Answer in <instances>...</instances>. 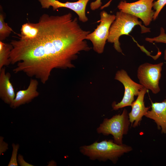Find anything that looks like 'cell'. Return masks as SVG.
<instances>
[{
	"instance_id": "obj_1",
	"label": "cell",
	"mask_w": 166,
	"mask_h": 166,
	"mask_svg": "<svg viewBox=\"0 0 166 166\" xmlns=\"http://www.w3.org/2000/svg\"><path fill=\"white\" fill-rule=\"evenodd\" d=\"M37 23L39 31L34 38L18 37L11 41L9 60L11 64L17 63L13 70L14 73L23 72L45 84L53 69L74 68L73 62L80 52L91 49L86 41L91 32L83 30L70 13L56 16L44 14Z\"/></svg>"
},
{
	"instance_id": "obj_2",
	"label": "cell",
	"mask_w": 166,
	"mask_h": 166,
	"mask_svg": "<svg viewBox=\"0 0 166 166\" xmlns=\"http://www.w3.org/2000/svg\"><path fill=\"white\" fill-rule=\"evenodd\" d=\"M132 150L130 146L124 144H118L113 140H105L100 142L96 141L90 145L79 148L80 152L90 160L104 162L109 160L114 164L124 154Z\"/></svg>"
},
{
	"instance_id": "obj_3",
	"label": "cell",
	"mask_w": 166,
	"mask_h": 166,
	"mask_svg": "<svg viewBox=\"0 0 166 166\" xmlns=\"http://www.w3.org/2000/svg\"><path fill=\"white\" fill-rule=\"evenodd\" d=\"M139 25L141 28V33L150 32L149 28L142 25L138 18L132 14L121 11L116 13V18L109 29L107 41L113 43L114 49L119 53H122L119 39L123 35H129L133 28Z\"/></svg>"
},
{
	"instance_id": "obj_4",
	"label": "cell",
	"mask_w": 166,
	"mask_h": 166,
	"mask_svg": "<svg viewBox=\"0 0 166 166\" xmlns=\"http://www.w3.org/2000/svg\"><path fill=\"white\" fill-rule=\"evenodd\" d=\"M128 114L126 109L121 114H116L110 118H104L96 129L98 134L104 136L112 135L114 142L121 145L124 135L128 133L130 124Z\"/></svg>"
},
{
	"instance_id": "obj_5",
	"label": "cell",
	"mask_w": 166,
	"mask_h": 166,
	"mask_svg": "<svg viewBox=\"0 0 166 166\" xmlns=\"http://www.w3.org/2000/svg\"><path fill=\"white\" fill-rule=\"evenodd\" d=\"M100 23L92 33L88 34L86 39L90 40L93 45L94 50L99 54L104 51L107 40L110 26L116 18V15L108 14L105 11L100 13Z\"/></svg>"
},
{
	"instance_id": "obj_6",
	"label": "cell",
	"mask_w": 166,
	"mask_h": 166,
	"mask_svg": "<svg viewBox=\"0 0 166 166\" xmlns=\"http://www.w3.org/2000/svg\"><path fill=\"white\" fill-rule=\"evenodd\" d=\"M163 65V62L156 64L145 63L140 65L137 69V77L140 84L154 94L160 90L159 82Z\"/></svg>"
},
{
	"instance_id": "obj_7",
	"label": "cell",
	"mask_w": 166,
	"mask_h": 166,
	"mask_svg": "<svg viewBox=\"0 0 166 166\" xmlns=\"http://www.w3.org/2000/svg\"><path fill=\"white\" fill-rule=\"evenodd\" d=\"M114 78L122 83L124 89V96L121 101L117 103L114 101L112 104L113 110H117L131 106L134 101V96H137L140 91L144 87L132 80L127 72L123 69L117 71Z\"/></svg>"
},
{
	"instance_id": "obj_8",
	"label": "cell",
	"mask_w": 166,
	"mask_h": 166,
	"mask_svg": "<svg viewBox=\"0 0 166 166\" xmlns=\"http://www.w3.org/2000/svg\"><path fill=\"white\" fill-rule=\"evenodd\" d=\"M154 0H139L128 3L121 1L117 6L120 11L139 18L145 26H148L153 18L155 11L152 9Z\"/></svg>"
},
{
	"instance_id": "obj_9",
	"label": "cell",
	"mask_w": 166,
	"mask_h": 166,
	"mask_svg": "<svg viewBox=\"0 0 166 166\" xmlns=\"http://www.w3.org/2000/svg\"><path fill=\"white\" fill-rule=\"evenodd\" d=\"M42 7L48 9L50 6L55 10L59 8L64 7L69 9L77 14L79 20L83 22H87L88 19L86 15V7L89 0H78L77 2H62L57 0H38Z\"/></svg>"
},
{
	"instance_id": "obj_10",
	"label": "cell",
	"mask_w": 166,
	"mask_h": 166,
	"mask_svg": "<svg viewBox=\"0 0 166 166\" xmlns=\"http://www.w3.org/2000/svg\"><path fill=\"white\" fill-rule=\"evenodd\" d=\"M147 90L145 88L141 89L136 100L132 102L130 106L132 109L128 114L131 125L133 128L138 126L143 117L145 116L149 110V107H146L144 102Z\"/></svg>"
},
{
	"instance_id": "obj_11",
	"label": "cell",
	"mask_w": 166,
	"mask_h": 166,
	"mask_svg": "<svg viewBox=\"0 0 166 166\" xmlns=\"http://www.w3.org/2000/svg\"><path fill=\"white\" fill-rule=\"evenodd\" d=\"M145 116L154 121L162 133H166V99L160 102H152L151 109Z\"/></svg>"
},
{
	"instance_id": "obj_12",
	"label": "cell",
	"mask_w": 166,
	"mask_h": 166,
	"mask_svg": "<svg viewBox=\"0 0 166 166\" xmlns=\"http://www.w3.org/2000/svg\"><path fill=\"white\" fill-rule=\"evenodd\" d=\"M38 82L37 80L31 79L27 88L25 90L18 91L16 94L13 103L10 107L16 108L21 105L30 102L39 94L37 91Z\"/></svg>"
},
{
	"instance_id": "obj_13",
	"label": "cell",
	"mask_w": 166,
	"mask_h": 166,
	"mask_svg": "<svg viewBox=\"0 0 166 166\" xmlns=\"http://www.w3.org/2000/svg\"><path fill=\"white\" fill-rule=\"evenodd\" d=\"M10 74L6 72L5 67L0 69V97L5 103L12 105L16 94L10 82Z\"/></svg>"
},
{
	"instance_id": "obj_14",
	"label": "cell",
	"mask_w": 166,
	"mask_h": 166,
	"mask_svg": "<svg viewBox=\"0 0 166 166\" xmlns=\"http://www.w3.org/2000/svg\"><path fill=\"white\" fill-rule=\"evenodd\" d=\"M39 31L38 24L29 22L23 24L21 29V34H17L18 37L24 39H32L37 35Z\"/></svg>"
},
{
	"instance_id": "obj_15",
	"label": "cell",
	"mask_w": 166,
	"mask_h": 166,
	"mask_svg": "<svg viewBox=\"0 0 166 166\" xmlns=\"http://www.w3.org/2000/svg\"><path fill=\"white\" fill-rule=\"evenodd\" d=\"M12 48V45L10 43H5L0 41V69L10 64V55Z\"/></svg>"
},
{
	"instance_id": "obj_16",
	"label": "cell",
	"mask_w": 166,
	"mask_h": 166,
	"mask_svg": "<svg viewBox=\"0 0 166 166\" xmlns=\"http://www.w3.org/2000/svg\"><path fill=\"white\" fill-rule=\"evenodd\" d=\"M4 16L2 13L0 14V41H2L8 37L14 31L4 21Z\"/></svg>"
},
{
	"instance_id": "obj_17",
	"label": "cell",
	"mask_w": 166,
	"mask_h": 166,
	"mask_svg": "<svg viewBox=\"0 0 166 166\" xmlns=\"http://www.w3.org/2000/svg\"><path fill=\"white\" fill-rule=\"evenodd\" d=\"M13 150L10 161L8 166H17L18 164L17 161L18 152L19 148L18 144L13 143L12 144Z\"/></svg>"
},
{
	"instance_id": "obj_18",
	"label": "cell",
	"mask_w": 166,
	"mask_h": 166,
	"mask_svg": "<svg viewBox=\"0 0 166 166\" xmlns=\"http://www.w3.org/2000/svg\"><path fill=\"white\" fill-rule=\"evenodd\" d=\"M145 40L152 43L155 42L156 43H166V34L164 30L163 27H161L160 29V33L158 36L153 38H146Z\"/></svg>"
},
{
	"instance_id": "obj_19",
	"label": "cell",
	"mask_w": 166,
	"mask_h": 166,
	"mask_svg": "<svg viewBox=\"0 0 166 166\" xmlns=\"http://www.w3.org/2000/svg\"><path fill=\"white\" fill-rule=\"evenodd\" d=\"M166 4V0H157L153 2V8L155 10L153 19L155 20L161 10Z\"/></svg>"
},
{
	"instance_id": "obj_20",
	"label": "cell",
	"mask_w": 166,
	"mask_h": 166,
	"mask_svg": "<svg viewBox=\"0 0 166 166\" xmlns=\"http://www.w3.org/2000/svg\"><path fill=\"white\" fill-rule=\"evenodd\" d=\"M4 138L1 136L0 137V155L6 152L8 149V144L3 140Z\"/></svg>"
},
{
	"instance_id": "obj_21",
	"label": "cell",
	"mask_w": 166,
	"mask_h": 166,
	"mask_svg": "<svg viewBox=\"0 0 166 166\" xmlns=\"http://www.w3.org/2000/svg\"><path fill=\"white\" fill-rule=\"evenodd\" d=\"M18 162L21 166H33V165L26 162L24 159L23 156L19 154L17 158Z\"/></svg>"
},
{
	"instance_id": "obj_22",
	"label": "cell",
	"mask_w": 166,
	"mask_h": 166,
	"mask_svg": "<svg viewBox=\"0 0 166 166\" xmlns=\"http://www.w3.org/2000/svg\"><path fill=\"white\" fill-rule=\"evenodd\" d=\"M101 0H96L92 2L90 4V8L91 10H94L98 9L101 6L102 4Z\"/></svg>"
},
{
	"instance_id": "obj_23",
	"label": "cell",
	"mask_w": 166,
	"mask_h": 166,
	"mask_svg": "<svg viewBox=\"0 0 166 166\" xmlns=\"http://www.w3.org/2000/svg\"><path fill=\"white\" fill-rule=\"evenodd\" d=\"M112 0H111L110 1H109L108 3H107V4H105V5L103 6H102L101 7V9H103V8H104L105 7H107V6H108L110 3V2Z\"/></svg>"
},
{
	"instance_id": "obj_24",
	"label": "cell",
	"mask_w": 166,
	"mask_h": 166,
	"mask_svg": "<svg viewBox=\"0 0 166 166\" xmlns=\"http://www.w3.org/2000/svg\"><path fill=\"white\" fill-rule=\"evenodd\" d=\"M51 164L50 166H55L56 165V163L53 160H52L49 163V165Z\"/></svg>"
},
{
	"instance_id": "obj_25",
	"label": "cell",
	"mask_w": 166,
	"mask_h": 166,
	"mask_svg": "<svg viewBox=\"0 0 166 166\" xmlns=\"http://www.w3.org/2000/svg\"><path fill=\"white\" fill-rule=\"evenodd\" d=\"M164 58L166 61V49H165L164 52Z\"/></svg>"
}]
</instances>
